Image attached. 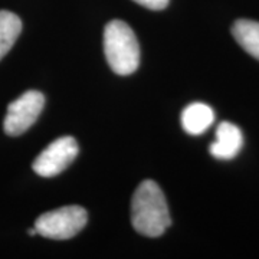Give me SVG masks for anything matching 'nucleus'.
I'll list each match as a JSON object with an SVG mask.
<instances>
[{
  "instance_id": "obj_1",
  "label": "nucleus",
  "mask_w": 259,
  "mask_h": 259,
  "mask_svg": "<svg viewBox=\"0 0 259 259\" xmlns=\"http://www.w3.org/2000/svg\"><path fill=\"white\" fill-rule=\"evenodd\" d=\"M131 225L147 238L161 236L171 225L166 196L153 180H144L131 200Z\"/></svg>"
},
{
  "instance_id": "obj_2",
  "label": "nucleus",
  "mask_w": 259,
  "mask_h": 259,
  "mask_svg": "<svg viewBox=\"0 0 259 259\" xmlns=\"http://www.w3.org/2000/svg\"><path fill=\"white\" fill-rule=\"evenodd\" d=\"M104 54L112 71L130 75L140 65V45L133 29L122 20H111L104 29Z\"/></svg>"
},
{
  "instance_id": "obj_3",
  "label": "nucleus",
  "mask_w": 259,
  "mask_h": 259,
  "mask_svg": "<svg viewBox=\"0 0 259 259\" xmlns=\"http://www.w3.org/2000/svg\"><path fill=\"white\" fill-rule=\"evenodd\" d=\"M87 222H88L87 210L82 206L71 204L40 214L35 222V229L37 235L44 238L55 239V241H66L82 231Z\"/></svg>"
},
{
  "instance_id": "obj_4",
  "label": "nucleus",
  "mask_w": 259,
  "mask_h": 259,
  "mask_svg": "<svg viewBox=\"0 0 259 259\" xmlns=\"http://www.w3.org/2000/svg\"><path fill=\"white\" fill-rule=\"evenodd\" d=\"M45 105L44 94L30 90L23 93L18 100L12 101L8 107L3 121L5 133L10 137H16L28 131L39 118Z\"/></svg>"
},
{
  "instance_id": "obj_5",
  "label": "nucleus",
  "mask_w": 259,
  "mask_h": 259,
  "mask_svg": "<svg viewBox=\"0 0 259 259\" xmlns=\"http://www.w3.org/2000/svg\"><path fill=\"white\" fill-rule=\"evenodd\" d=\"M78 143L74 137L65 136L52 141L33 161L32 168L40 177H54L72 164L78 156Z\"/></svg>"
},
{
  "instance_id": "obj_6",
  "label": "nucleus",
  "mask_w": 259,
  "mask_h": 259,
  "mask_svg": "<svg viewBox=\"0 0 259 259\" xmlns=\"http://www.w3.org/2000/svg\"><path fill=\"white\" fill-rule=\"evenodd\" d=\"M243 146L241 128L232 122H221L216 128V140L210 144V154L218 160L235 158Z\"/></svg>"
},
{
  "instance_id": "obj_7",
  "label": "nucleus",
  "mask_w": 259,
  "mask_h": 259,
  "mask_svg": "<svg viewBox=\"0 0 259 259\" xmlns=\"http://www.w3.org/2000/svg\"><path fill=\"white\" fill-rule=\"evenodd\" d=\"M182 127L190 136H200L214 121V112L203 102H193L182 112Z\"/></svg>"
},
{
  "instance_id": "obj_8",
  "label": "nucleus",
  "mask_w": 259,
  "mask_h": 259,
  "mask_svg": "<svg viewBox=\"0 0 259 259\" xmlns=\"http://www.w3.org/2000/svg\"><path fill=\"white\" fill-rule=\"evenodd\" d=\"M232 35L250 56L259 61V22L239 19L232 26Z\"/></svg>"
},
{
  "instance_id": "obj_9",
  "label": "nucleus",
  "mask_w": 259,
  "mask_h": 259,
  "mask_svg": "<svg viewBox=\"0 0 259 259\" xmlns=\"http://www.w3.org/2000/svg\"><path fill=\"white\" fill-rule=\"evenodd\" d=\"M22 32V20L9 10H0V59L9 52Z\"/></svg>"
},
{
  "instance_id": "obj_10",
  "label": "nucleus",
  "mask_w": 259,
  "mask_h": 259,
  "mask_svg": "<svg viewBox=\"0 0 259 259\" xmlns=\"http://www.w3.org/2000/svg\"><path fill=\"white\" fill-rule=\"evenodd\" d=\"M134 2L150 10H163L168 6L170 0H134Z\"/></svg>"
}]
</instances>
